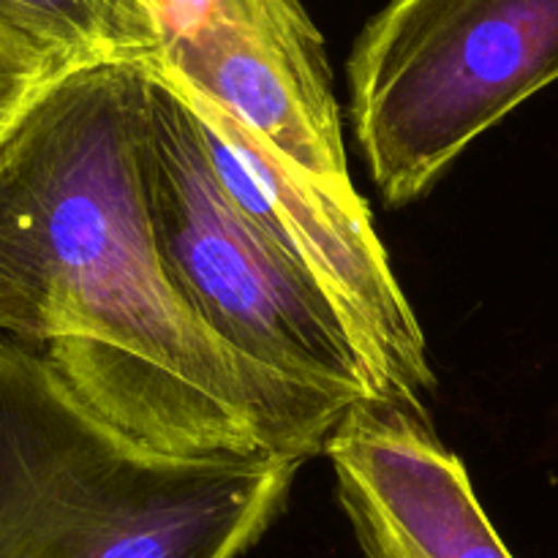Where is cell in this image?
Returning a JSON list of instances; mask_svg holds the SVG:
<instances>
[{
    "label": "cell",
    "instance_id": "cell-3",
    "mask_svg": "<svg viewBox=\"0 0 558 558\" xmlns=\"http://www.w3.org/2000/svg\"><path fill=\"white\" fill-rule=\"evenodd\" d=\"M145 183L169 278L213 336L303 390L347 407L379 403L352 332L319 283L234 199L199 118L158 58Z\"/></svg>",
    "mask_w": 558,
    "mask_h": 558
},
{
    "label": "cell",
    "instance_id": "cell-5",
    "mask_svg": "<svg viewBox=\"0 0 558 558\" xmlns=\"http://www.w3.org/2000/svg\"><path fill=\"white\" fill-rule=\"evenodd\" d=\"M178 87L199 118L234 199L319 283L352 332L379 403L423 409L425 392L434 387L428 343L363 196L330 189L221 107L180 82Z\"/></svg>",
    "mask_w": 558,
    "mask_h": 558
},
{
    "label": "cell",
    "instance_id": "cell-4",
    "mask_svg": "<svg viewBox=\"0 0 558 558\" xmlns=\"http://www.w3.org/2000/svg\"><path fill=\"white\" fill-rule=\"evenodd\" d=\"M558 82V0H387L349 58L352 123L390 205Z\"/></svg>",
    "mask_w": 558,
    "mask_h": 558
},
{
    "label": "cell",
    "instance_id": "cell-6",
    "mask_svg": "<svg viewBox=\"0 0 558 558\" xmlns=\"http://www.w3.org/2000/svg\"><path fill=\"white\" fill-rule=\"evenodd\" d=\"M158 60L262 142L341 194L349 174L325 38L303 0H150Z\"/></svg>",
    "mask_w": 558,
    "mask_h": 558
},
{
    "label": "cell",
    "instance_id": "cell-1",
    "mask_svg": "<svg viewBox=\"0 0 558 558\" xmlns=\"http://www.w3.org/2000/svg\"><path fill=\"white\" fill-rule=\"evenodd\" d=\"M153 58L69 71L0 145V338L44 347L156 450L325 456L354 407L240 357L169 278L145 183Z\"/></svg>",
    "mask_w": 558,
    "mask_h": 558
},
{
    "label": "cell",
    "instance_id": "cell-8",
    "mask_svg": "<svg viewBox=\"0 0 558 558\" xmlns=\"http://www.w3.org/2000/svg\"><path fill=\"white\" fill-rule=\"evenodd\" d=\"M0 25L63 71L158 54L142 0H0Z\"/></svg>",
    "mask_w": 558,
    "mask_h": 558
},
{
    "label": "cell",
    "instance_id": "cell-9",
    "mask_svg": "<svg viewBox=\"0 0 558 558\" xmlns=\"http://www.w3.org/2000/svg\"><path fill=\"white\" fill-rule=\"evenodd\" d=\"M63 74L69 71L0 25V145Z\"/></svg>",
    "mask_w": 558,
    "mask_h": 558
},
{
    "label": "cell",
    "instance_id": "cell-2",
    "mask_svg": "<svg viewBox=\"0 0 558 558\" xmlns=\"http://www.w3.org/2000/svg\"><path fill=\"white\" fill-rule=\"evenodd\" d=\"M303 463L142 445L0 338V558H240Z\"/></svg>",
    "mask_w": 558,
    "mask_h": 558
},
{
    "label": "cell",
    "instance_id": "cell-7",
    "mask_svg": "<svg viewBox=\"0 0 558 558\" xmlns=\"http://www.w3.org/2000/svg\"><path fill=\"white\" fill-rule=\"evenodd\" d=\"M325 456L368 558H512L423 409L360 403Z\"/></svg>",
    "mask_w": 558,
    "mask_h": 558
},
{
    "label": "cell",
    "instance_id": "cell-10",
    "mask_svg": "<svg viewBox=\"0 0 558 558\" xmlns=\"http://www.w3.org/2000/svg\"><path fill=\"white\" fill-rule=\"evenodd\" d=\"M142 3H145V5H147V3H150V0H142Z\"/></svg>",
    "mask_w": 558,
    "mask_h": 558
}]
</instances>
